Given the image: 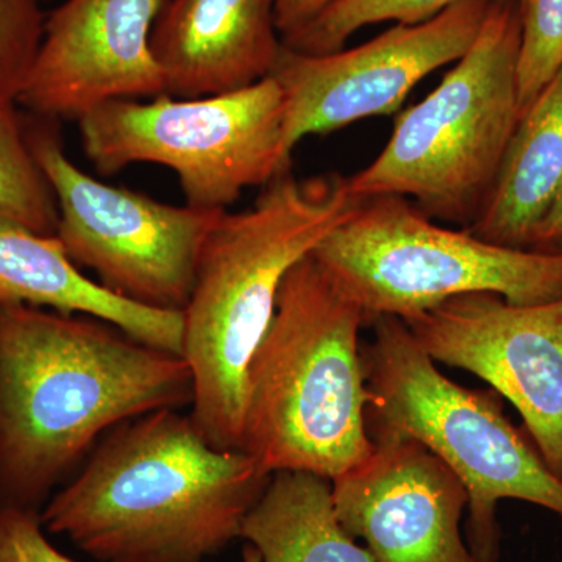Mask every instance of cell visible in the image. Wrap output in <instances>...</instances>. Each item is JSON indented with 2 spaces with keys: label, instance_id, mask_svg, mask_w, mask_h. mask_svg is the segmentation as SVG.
Instances as JSON below:
<instances>
[{
  "label": "cell",
  "instance_id": "cell-1",
  "mask_svg": "<svg viewBox=\"0 0 562 562\" xmlns=\"http://www.w3.org/2000/svg\"><path fill=\"white\" fill-rule=\"evenodd\" d=\"M192 397L180 355L87 314L0 305V505L41 512L106 432Z\"/></svg>",
  "mask_w": 562,
  "mask_h": 562
},
{
  "label": "cell",
  "instance_id": "cell-2",
  "mask_svg": "<svg viewBox=\"0 0 562 562\" xmlns=\"http://www.w3.org/2000/svg\"><path fill=\"white\" fill-rule=\"evenodd\" d=\"M271 476L191 414L157 409L106 432L41 520L99 562H206L241 538Z\"/></svg>",
  "mask_w": 562,
  "mask_h": 562
},
{
  "label": "cell",
  "instance_id": "cell-3",
  "mask_svg": "<svg viewBox=\"0 0 562 562\" xmlns=\"http://www.w3.org/2000/svg\"><path fill=\"white\" fill-rule=\"evenodd\" d=\"M360 201L349 177L288 171L262 187L250 209L225 210L203 244L181 312V357L192 373V420L217 449L241 450L247 373L281 283Z\"/></svg>",
  "mask_w": 562,
  "mask_h": 562
},
{
  "label": "cell",
  "instance_id": "cell-4",
  "mask_svg": "<svg viewBox=\"0 0 562 562\" xmlns=\"http://www.w3.org/2000/svg\"><path fill=\"white\" fill-rule=\"evenodd\" d=\"M364 325L360 305L312 254L288 272L250 362L244 406L241 450L269 475L335 480L371 457Z\"/></svg>",
  "mask_w": 562,
  "mask_h": 562
},
{
  "label": "cell",
  "instance_id": "cell-5",
  "mask_svg": "<svg viewBox=\"0 0 562 562\" xmlns=\"http://www.w3.org/2000/svg\"><path fill=\"white\" fill-rule=\"evenodd\" d=\"M369 325L373 335L362 347V368L372 441L413 439L460 479L469 495L468 543L476 560L501 558L502 501L532 503L562 517V483L503 414L497 392L447 379L398 317H376Z\"/></svg>",
  "mask_w": 562,
  "mask_h": 562
},
{
  "label": "cell",
  "instance_id": "cell-6",
  "mask_svg": "<svg viewBox=\"0 0 562 562\" xmlns=\"http://www.w3.org/2000/svg\"><path fill=\"white\" fill-rule=\"evenodd\" d=\"M520 38V0H491L469 50L403 111L379 157L349 177L351 194L413 198L430 220L472 224L522 117Z\"/></svg>",
  "mask_w": 562,
  "mask_h": 562
},
{
  "label": "cell",
  "instance_id": "cell-7",
  "mask_svg": "<svg viewBox=\"0 0 562 562\" xmlns=\"http://www.w3.org/2000/svg\"><path fill=\"white\" fill-rule=\"evenodd\" d=\"M312 255L368 325L408 319L465 294L522 306L562 299V251L516 249L441 227L401 195L362 199Z\"/></svg>",
  "mask_w": 562,
  "mask_h": 562
},
{
  "label": "cell",
  "instance_id": "cell-8",
  "mask_svg": "<svg viewBox=\"0 0 562 562\" xmlns=\"http://www.w3.org/2000/svg\"><path fill=\"white\" fill-rule=\"evenodd\" d=\"M283 121V91L269 76L203 98L106 102L77 122L85 155L102 176L139 162L166 166L179 177L187 205L228 210L247 188L290 171Z\"/></svg>",
  "mask_w": 562,
  "mask_h": 562
},
{
  "label": "cell",
  "instance_id": "cell-9",
  "mask_svg": "<svg viewBox=\"0 0 562 562\" xmlns=\"http://www.w3.org/2000/svg\"><path fill=\"white\" fill-rule=\"evenodd\" d=\"M57 121L24 122L33 157L57 199V236L77 268L138 305L183 312L203 244L225 210L169 205L81 171Z\"/></svg>",
  "mask_w": 562,
  "mask_h": 562
},
{
  "label": "cell",
  "instance_id": "cell-10",
  "mask_svg": "<svg viewBox=\"0 0 562 562\" xmlns=\"http://www.w3.org/2000/svg\"><path fill=\"white\" fill-rule=\"evenodd\" d=\"M491 0H464L420 24H395L361 46L324 55L281 43L272 77L284 99L283 149L361 120L391 116L409 92L472 46Z\"/></svg>",
  "mask_w": 562,
  "mask_h": 562
},
{
  "label": "cell",
  "instance_id": "cell-11",
  "mask_svg": "<svg viewBox=\"0 0 562 562\" xmlns=\"http://www.w3.org/2000/svg\"><path fill=\"white\" fill-rule=\"evenodd\" d=\"M402 321L432 360L473 373L513 403L562 483V299L522 306L465 294Z\"/></svg>",
  "mask_w": 562,
  "mask_h": 562
},
{
  "label": "cell",
  "instance_id": "cell-12",
  "mask_svg": "<svg viewBox=\"0 0 562 562\" xmlns=\"http://www.w3.org/2000/svg\"><path fill=\"white\" fill-rule=\"evenodd\" d=\"M168 0H65L18 105L43 120H77L106 102L166 94L151 32Z\"/></svg>",
  "mask_w": 562,
  "mask_h": 562
},
{
  "label": "cell",
  "instance_id": "cell-13",
  "mask_svg": "<svg viewBox=\"0 0 562 562\" xmlns=\"http://www.w3.org/2000/svg\"><path fill=\"white\" fill-rule=\"evenodd\" d=\"M331 480L336 513L375 562H480L462 536L469 495L436 454L405 438Z\"/></svg>",
  "mask_w": 562,
  "mask_h": 562
},
{
  "label": "cell",
  "instance_id": "cell-14",
  "mask_svg": "<svg viewBox=\"0 0 562 562\" xmlns=\"http://www.w3.org/2000/svg\"><path fill=\"white\" fill-rule=\"evenodd\" d=\"M150 44L166 94L241 90L272 76L279 60L276 0H168Z\"/></svg>",
  "mask_w": 562,
  "mask_h": 562
},
{
  "label": "cell",
  "instance_id": "cell-15",
  "mask_svg": "<svg viewBox=\"0 0 562 562\" xmlns=\"http://www.w3.org/2000/svg\"><path fill=\"white\" fill-rule=\"evenodd\" d=\"M0 305L87 314L181 357V313L138 305L105 290L74 265L57 236L9 222H0Z\"/></svg>",
  "mask_w": 562,
  "mask_h": 562
},
{
  "label": "cell",
  "instance_id": "cell-16",
  "mask_svg": "<svg viewBox=\"0 0 562 562\" xmlns=\"http://www.w3.org/2000/svg\"><path fill=\"white\" fill-rule=\"evenodd\" d=\"M562 187V68L525 110L486 203L468 231L530 249Z\"/></svg>",
  "mask_w": 562,
  "mask_h": 562
},
{
  "label": "cell",
  "instance_id": "cell-17",
  "mask_svg": "<svg viewBox=\"0 0 562 562\" xmlns=\"http://www.w3.org/2000/svg\"><path fill=\"white\" fill-rule=\"evenodd\" d=\"M239 539L258 562H375L339 520L331 480L316 473H272Z\"/></svg>",
  "mask_w": 562,
  "mask_h": 562
},
{
  "label": "cell",
  "instance_id": "cell-18",
  "mask_svg": "<svg viewBox=\"0 0 562 562\" xmlns=\"http://www.w3.org/2000/svg\"><path fill=\"white\" fill-rule=\"evenodd\" d=\"M18 103L0 102V222L55 235L58 206L49 180L33 157Z\"/></svg>",
  "mask_w": 562,
  "mask_h": 562
},
{
  "label": "cell",
  "instance_id": "cell-19",
  "mask_svg": "<svg viewBox=\"0 0 562 562\" xmlns=\"http://www.w3.org/2000/svg\"><path fill=\"white\" fill-rule=\"evenodd\" d=\"M464 0H335L310 24L286 38L284 46L308 55L341 50L353 33L384 21L420 24Z\"/></svg>",
  "mask_w": 562,
  "mask_h": 562
},
{
  "label": "cell",
  "instance_id": "cell-20",
  "mask_svg": "<svg viewBox=\"0 0 562 562\" xmlns=\"http://www.w3.org/2000/svg\"><path fill=\"white\" fill-rule=\"evenodd\" d=\"M520 113L562 68V0H520Z\"/></svg>",
  "mask_w": 562,
  "mask_h": 562
},
{
  "label": "cell",
  "instance_id": "cell-21",
  "mask_svg": "<svg viewBox=\"0 0 562 562\" xmlns=\"http://www.w3.org/2000/svg\"><path fill=\"white\" fill-rule=\"evenodd\" d=\"M40 0H0V102L18 103L44 33Z\"/></svg>",
  "mask_w": 562,
  "mask_h": 562
},
{
  "label": "cell",
  "instance_id": "cell-22",
  "mask_svg": "<svg viewBox=\"0 0 562 562\" xmlns=\"http://www.w3.org/2000/svg\"><path fill=\"white\" fill-rule=\"evenodd\" d=\"M0 562H76L47 538L41 512L0 505Z\"/></svg>",
  "mask_w": 562,
  "mask_h": 562
},
{
  "label": "cell",
  "instance_id": "cell-23",
  "mask_svg": "<svg viewBox=\"0 0 562 562\" xmlns=\"http://www.w3.org/2000/svg\"><path fill=\"white\" fill-rule=\"evenodd\" d=\"M335 0H276V24L284 40L310 24Z\"/></svg>",
  "mask_w": 562,
  "mask_h": 562
},
{
  "label": "cell",
  "instance_id": "cell-24",
  "mask_svg": "<svg viewBox=\"0 0 562 562\" xmlns=\"http://www.w3.org/2000/svg\"><path fill=\"white\" fill-rule=\"evenodd\" d=\"M530 249L562 251V187L554 199L552 209L549 210L536 231Z\"/></svg>",
  "mask_w": 562,
  "mask_h": 562
},
{
  "label": "cell",
  "instance_id": "cell-25",
  "mask_svg": "<svg viewBox=\"0 0 562 562\" xmlns=\"http://www.w3.org/2000/svg\"><path fill=\"white\" fill-rule=\"evenodd\" d=\"M246 562H258L257 561V557H255V553L251 552L250 549H247V552H246Z\"/></svg>",
  "mask_w": 562,
  "mask_h": 562
}]
</instances>
